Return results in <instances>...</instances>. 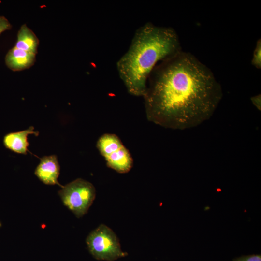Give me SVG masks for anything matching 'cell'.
<instances>
[{
  "instance_id": "6da1fadb",
  "label": "cell",
  "mask_w": 261,
  "mask_h": 261,
  "mask_svg": "<svg viewBox=\"0 0 261 261\" xmlns=\"http://www.w3.org/2000/svg\"><path fill=\"white\" fill-rule=\"evenodd\" d=\"M222 96L221 86L212 71L182 50L155 66L143 97L149 121L184 130L209 119Z\"/></svg>"
},
{
  "instance_id": "7a4b0ae2",
  "label": "cell",
  "mask_w": 261,
  "mask_h": 261,
  "mask_svg": "<svg viewBox=\"0 0 261 261\" xmlns=\"http://www.w3.org/2000/svg\"><path fill=\"white\" fill-rule=\"evenodd\" d=\"M182 50L175 30L147 22L136 29L130 45L116 62L128 92L144 95L149 76L159 62Z\"/></svg>"
},
{
  "instance_id": "3957f363",
  "label": "cell",
  "mask_w": 261,
  "mask_h": 261,
  "mask_svg": "<svg viewBox=\"0 0 261 261\" xmlns=\"http://www.w3.org/2000/svg\"><path fill=\"white\" fill-rule=\"evenodd\" d=\"M58 194L62 202L77 218L86 214L96 196V190L89 182L76 179L61 187Z\"/></svg>"
},
{
  "instance_id": "277c9868",
  "label": "cell",
  "mask_w": 261,
  "mask_h": 261,
  "mask_svg": "<svg viewBox=\"0 0 261 261\" xmlns=\"http://www.w3.org/2000/svg\"><path fill=\"white\" fill-rule=\"evenodd\" d=\"M86 243L91 254L99 260L113 261L127 255L121 250L116 234L104 224L89 234Z\"/></svg>"
},
{
  "instance_id": "5b68a950",
  "label": "cell",
  "mask_w": 261,
  "mask_h": 261,
  "mask_svg": "<svg viewBox=\"0 0 261 261\" xmlns=\"http://www.w3.org/2000/svg\"><path fill=\"white\" fill-rule=\"evenodd\" d=\"M60 174V166L55 155L45 156L40 158V161L34 171L35 175L43 183L48 185H60L58 178Z\"/></svg>"
},
{
  "instance_id": "8992f818",
  "label": "cell",
  "mask_w": 261,
  "mask_h": 261,
  "mask_svg": "<svg viewBox=\"0 0 261 261\" xmlns=\"http://www.w3.org/2000/svg\"><path fill=\"white\" fill-rule=\"evenodd\" d=\"M29 134L37 136L39 135V131L34 130L33 126H30L23 130L8 133L3 137V145L6 148L13 152L26 155L29 151L28 147L29 144L28 136Z\"/></svg>"
},
{
  "instance_id": "52a82bcc",
  "label": "cell",
  "mask_w": 261,
  "mask_h": 261,
  "mask_svg": "<svg viewBox=\"0 0 261 261\" xmlns=\"http://www.w3.org/2000/svg\"><path fill=\"white\" fill-rule=\"evenodd\" d=\"M36 54L14 47L5 57L6 66L13 71H20L29 68L36 61Z\"/></svg>"
},
{
  "instance_id": "ba28073f",
  "label": "cell",
  "mask_w": 261,
  "mask_h": 261,
  "mask_svg": "<svg viewBox=\"0 0 261 261\" xmlns=\"http://www.w3.org/2000/svg\"><path fill=\"white\" fill-rule=\"evenodd\" d=\"M107 165L119 173L128 172L133 166V160L129 151L123 146L105 157Z\"/></svg>"
},
{
  "instance_id": "9c48e42d",
  "label": "cell",
  "mask_w": 261,
  "mask_h": 261,
  "mask_svg": "<svg viewBox=\"0 0 261 261\" xmlns=\"http://www.w3.org/2000/svg\"><path fill=\"white\" fill-rule=\"evenodd\" d=\"M39 40L26 24L22 25L17 35V40L14 47L25 51L37 54Z\"/></svg>"
},
{
  "instance_id": "30bf717a",
  "label": "cell",
  "mask_w": 261,
  "mask_h": 261,
  "mask_svg": "<svg viewBox=\"0 0 261 261\" xmlns=\"http://www.w3.org/2000/svg\"><path fill=\"white\" fill-rule=\"evenodd\" d=\"M123 146L119 138L114 134H104L97 141V147L105 158L120 149Z\"/></svg>"
},
{
  "instance_id": "8fae6325",
  "label": "cell",
  "mask_w": 261,
  "mask_h": 261,
  "mask_svg": "<svg viewBox=\"0 0 261 261\" xmlns=\"http://www.w3.org/2000/svg\"><path fill=\"white\" fill-rule=\"evenodd\" d=\"M251 64L255 68L261 69V41L259 39L253 51Z\"/></svg>"
},
{
  "instance_id": "7c38bea8",
  "label": "cell",
  "mask_w": 261,
  "mask_h": 261,
  "mask_svg": "<svg viewBox=\"0 0 261 261\" xmlns=\"http://www.w3.org/2000/svg\"><path fill=\"white\" fill-rule=\"evenodd\" d=\"M233 261H261V254L242 256L233 259Z\"/></svg>"
},
{
  "instance_id": "4fadbf2b",
  "label": "cell",
  "mask_w": 261,
  "mask_h": 261,
  "mask_svg": "<svg viewBox=\"0 0 261 261\" xmlns=\"http://www.w3.org/2000/svg\"><path fill=\"white\" fill-rule=\"evenodd\" d=\"M12 25L9 20L3 16H0V35L5 31L11 29Z\"/></svg>"
},
{
  "instance_id": "5bb4252c",
  "label": "cell",
  "mask_w": 261,
  "mask_h": 261,
  "mask_svg": "<svg viewBox=\"0 0 261 261\" xmlns=\"http://www.w3.org/2000/svg\"><path fill=\"white\" fill-rule=\"evenodd\" d=\"M251 101L254 105L256 107L258 110H261V95L254 96L251 98Z\"/></svg>"
},
{
  "instance_id": "9a60e30c",
  "label": "cell",
  "mask_w": 261,
  "mask_h": 261,
  "mask_svg": "<svg viewBox=\"0 0 261 261\" xmlns=\"http://www.w3.org/2000/svg\"><path fill=\"white\" fill-rule=\"evenodd\" d=\"M1 223L0 222V227L1 226Z\"/></svg>"
}]
</instances>
